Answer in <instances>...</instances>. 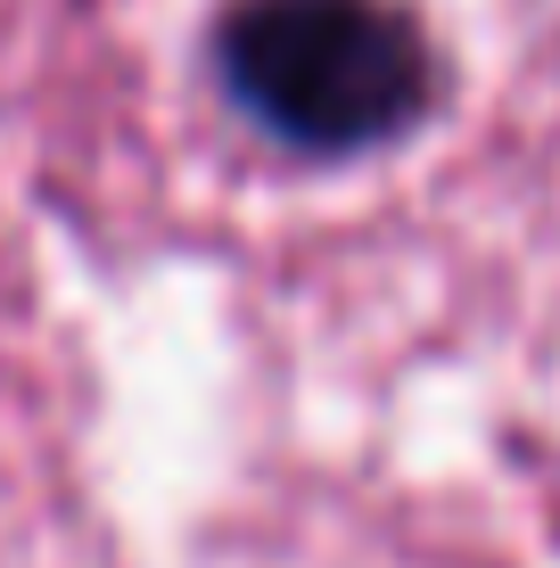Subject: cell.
Here are the masks:
<instances>
[{"instance_id": "cell-1", "label": "cell", "mask_w": 560, "mask_h": 568, "mask_svg": "<svg viewBox=\"0 0 560 568\" xmlns=\"http://www.w3.org/2000/svg\"><path fill=\"white\" fill-rule=\"evenodd\" d=\"M215 74L264 141L305 156L379 149L437 100V50L404 0H231Z\"/></svg>"}]
</instances>
